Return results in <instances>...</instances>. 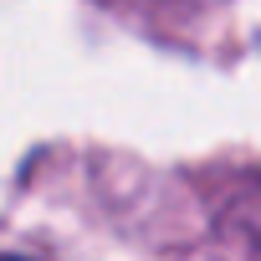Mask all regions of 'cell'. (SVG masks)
<instances>
[{
    "instance_id": "6da1fadb",
    "label": "cell",
    "mask_w": 261,
    "mask_h": 261,
    "mask_svg": "<svg viewBox=\"0 0 261 261\" xmlns=\"http://www.w3.org/2000/svg\"><path fill=\"white\" fill-rule=\"evenodd\" d=\"M6 261H26V256H6Z\"/></svg>"
}]
</instances>
